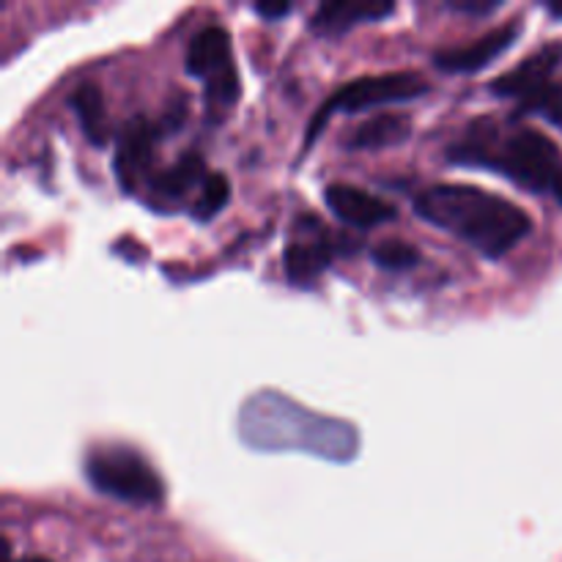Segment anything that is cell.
Masks as SVG:
<instances>
[{"label": "cell", "instance_id": "1", "mask_svg": "<svg viewBox=\"0 0 562 562\" xmlns=\"http://www.w3.org/2000/svg\"><path fill=\"white\" fill-rule=\"evenodd\" d=\"M445 157L464 168L494 170L521 190L562 206V148L541 130L516 124V119L481 115L445 148Z\"/></svg>", "mask_w": 562, "mask_h": 562}, {"label": "cell", "instance_id": "2", "mask_svg": "<svg viewBox=\"0 0 562 562\" xmlns=\"http://www.w3.org/2000/svg\"><path fill=\"white\" fill-rule=\"evenodd\" d=\"M415 214L492 261L508 256L532 234V217L525 209L475 184L428 187L415 198Z\"/></svg>", "mask_w": 562, "mask_h": 562}, {"label": "cell", "instance_id": "3", "mask_svg": "<svg viewBox=\"0 0 562 562\" xmlns=\"http://www.w3.org/2000/svg\"><path fill=\"white\" fill-rule=\"evenodd\" d=\"M316 417V412L305 409V406H300L296 401L278 393H256L239 412L241 426H289V431L269 439V442L263 445V450H307V453L338 461V464H346L349 459H355L357 448H360L357 428L344 423V426L335 428V431H300V426H311Z\"/></svg>", "mask_w": 562, "mask_h": 562}, {"label": "cell", "instance_id": "4", "mask_svg": "<svg viewBox=\"0 0 562 562\" xmlns=\"http://www.w3.org/2000/svg\"><path fill=\"white\" fill-rule=\"evenodd\" d=\"M86 481L93 492L137 508L165 503V481L143 453L130 445H99L86 456Z\"/></svg>", "mask_w": 562, "mask_h": 562}, {"label": "cell", "instance_id": "5", "mask_svg": "<svg viewBox=\"0 0 562 562\" xmlns=\"http://www.w3.org/2000/svg\"><path fill=\"white\" fill-rule=\"evenodd\" d=\"M562 64V42L543 44L538 53L521 60L516 69L505 71L488 82V91L499 99H514L519 115H541L562 126V82L558 80V66Z\"/></svg>", "mask_w": 562, "mask_h": 562}, {"label": "cell", "instance_id": "6", "mask_svg": "<svg viewBox=\"0 0 562 562\" xmlns=\"http://www.w3.org/2000/svg\"><path fill=\"white\" fill-rule=\"evenodd\" d=\"M428 91H431V82L417 75V71H384V75H366L344 82L307 124L302 157L311 151L313 143L318 140V135H322V130L335 113H362V110L387 108V104L415 102V99L426 97Z\"/></svg>", "mask_w": 562, "mask_h": 562}, {"label": "cell", "instance_id": "7", "mask_svg": "<svg viewBox=\"0 0 562 562\" xmlns=\"http://www.w3.org/2000/svg\"><path fill=\"white\" fill-rule=\"evenodd\" d=\"M168 135L162 124H154V121L137 119L126 121L124 130L115 137V157H113V170L119 176V184L124 192H135L137 184L143 179H151V165L154 154H157L159 140Z\"/></svg>", "mask_w": 562, "mask_h": 562}, {"label": "cell", "instance_id": "8", "mask_svg": "<svg viewBox=\"0 0 562 562\" xmlns=\"http://www.w3.org/2000/svg\"><path fill=\"white\" fill-rule=\"evenodd\" d=\"M521 20H510L505 25L494 27V31L483 33L481 38L461 47H445L431 55V64L445 75H475V71L486 69L488 64L508 53L521 36Z\"/></svg>", "mask_w": 562, "mask_h": 562}, {"label": "cell", "instance_id": "9", "mask_svg": "<svg viewBox=\"0 0 562 562\" xmlns=\"http://www.w3.org/2000/svg\"><path fill=\"white\" fill-rule=\"evenodd\" d=\"M351 250H355V247L346 245V239L329 241L327 231H322L318 236L294 239L283 252L285 278H289V283L296 285V289H307V285L316 283V280L333 267L338 252Z\"/></svg>", "mask_w": 562, "mask_h": 562}, {"label": "cell", "instance_id": "10", "mask_svg": "<svg viewBox=\"0 0 562 562\" xmlns=\"http://www.w3.org/2000/svg\"><path fill=\"white\" fill-rule=\"evenodd\" d=\"M324 201H327V209L340 223L360 231L379 228V225H387L398 217V209L393 203L351 184H329L324 190Z\"/></svg>", "mask_w": 562, "mask_h": 562}, {"label": "cell", "instance_id": "11", "mask_svg": "<svg viewBox=\"0 0 562 562\" xmlns=\"http://www.w3.org/2000/svg\"><path fill=\"white\" fill-rule=\"evenodd\" d=\"M184 69L190 77L209 82L225 71L236 69L234 49H231V36L225 27L206 25L192 36L190 47L184 55Z\"/></svg>", "mask_w": 562, "mask_h": 562}, {"label": "cell", "instance_id": "12", "mask_svg": "<svg viewBox=\"0 0 562 562\" xmlns=\"http://www.w3.org/2000/svg\"><path fill=\"white\" fill-rule=\"evenodd\" d=\"M395 11L393 3L368 5V3H324L311 16V31L318 36H344L351 27L379 22Z\"/></svg>", "mask_w": 562, "mask_h": 562}, {"label": "cell", "instance_id": "13", "mask_svg": "<svg viewBox=\"0 0 562 562\" xmlns=\"http://www.w3.org/2000/svg\"><path fill=\"white\" fill-rule=\"evenodd\" d=\"M409 135H412L409 115L379 113L351 132V137L346 140V148H349V151H379V148H390L409 140Z\"/></svg>", "mask_w": 562, "mask_h": 562}, {"label": "cell", "instance_id": "14", "mask_svg": "<svg viewBox=\"0 0 562 562\" xmlns=\"http://www.w3.org/2000/svg\"><path fill=\"white\" fill-rule=\"evenodd\" d=\"M206 179V159L198 151H184L173 165H168V168L151 176V190L154 195L165 198V201H179V198H184L195 187H203Z\"/></svg>", "mask_w": 562, "mask_h": 562}, {"label": "cell", "instance_id": "15", "mask_svg": "<svg viewBox=\"0 0 562 562\" xmlns=\"http://www.w3.org/2000/svg\"><path fill=\"white\" fill-rule=\"evenodd\" d=\"M71 110H75L80 130L91 146L102 148L110 143V119L108 104H104V93L97 82H80L69 97Z\"/></svg>", "mask_w": 562, "mask_h": 562}, {"label": "cell", "instance_id": "16", "mask_svg": "<svg viewBox=\"0 0 562 562\" xmlns=\"http://www.w3.org/2000/svg\"><path fill=\"white\" fill-rule=\"evenodd\" d=\"M231 201V181L225 173H209V179L203 181L201 192H198V201L192 203L190 214L198 223H209V220L217 217Z\"/></svg>", "mask_w": 562, "mask_h": 562}, {"label": "cell", "instance_id": "17", "mask_svg": "<svg viewBox=\"0 0 562 562\" xmlns=\"http://www.w3.org/2000/svg\"><path fill=\"white\" fill-rule=\"evenodd\" d=\"M371 261L384 272H409L420 263V250L412 247L409 241L384 239L371 250Z\"/></svg>", "mask_w": 562, "mask_h": 562}, {"label": "cell", "instance_id": "18", "mask_svg": "<svg viewBox=\"0 0 562 562\" xmlns=\"http://www.w3.org/2000/svg\"><path fill=\"white\" fill-rule=\"evenodd\" d=\"M448 5L456 14H472V16H488L499 9V0H492V3H470V0H450Z\"/></svg>", "mask_w": 562, "mask_h": 562}, {"label": "cell", "instance_id": "19", "mask_svg": "<svg viewBox=\"0 0 562 562\" xmlns=\"http://www.w3.org/2000/svg\"><path fill=\"white\" fill-rule=\"evenodd\" d=\"M252 11H256L258 16H263L267 22H274V20H283V16H289L291 11H294V5L291 3H256L252 5Z\"/></svg>", "mask_w": 562, "mask_h": 562}, {"label": "cell", "instance_id": "20", "mask_svg": "<svg viewBox=\"0 0 562 562\" xmlns=\"http://www.w3.org/2000/svg\"><path fill=\"white\" fill-rule=\"evenodd\" d=\"M547 9H549V14H552V16H560V20H562V3H549Z\"/></svg>", "mask_w": 562, "mask_h": 562}, {"label": "cell", "instance_id": "21", "mask_svg": "<svg viewBox=\"0 0 562 562\" xmlns=\"http://www.w3.org/2000/svg\"><path fill=\"white\" fill-rule=\"evenodd\" d=\"M16 562H49V560H44V558H25V560H16Z\"/></svg>", "mask_w": 562, "mask_h": 562}]
</instances>
